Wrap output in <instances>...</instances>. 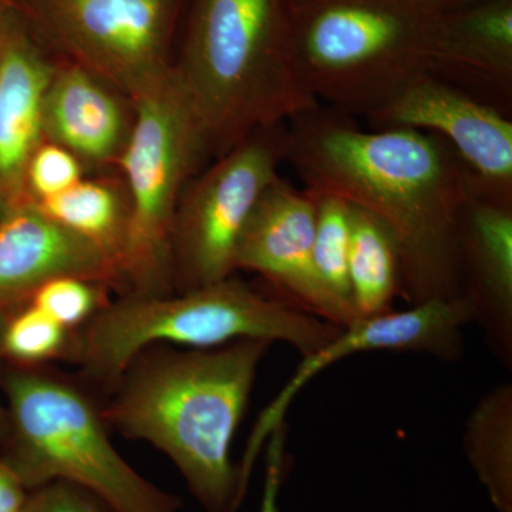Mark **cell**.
<instances>
[{"label":"cell","mask_w":512,"mask_h":512,"mask_svg":"<svg viewBox=\"0 0 512 512\" xmlns=\"http://www.w3.org/2000/svg\"><path fill=\"white\" fill-rule=\"evenodd\" d=\"M133 101L69 60L56 59L43 100L46 141L87 168H116L134 126Z\"/></svg>","instance_id":"2e32d148"},{"label":"cell","mask_w":512,"mask_h":512,"mask_svg":"<svg viewBox=\"0 0 512 512\" xmlns=\"http://www.w3.org/2000/svg\"><path fill=\"white\" fill-rule=\"evenodd\" d=\"M461 299L498 362L512 367V205L471 194L457 229Z\"/></svg>","instance_id":"9a60e30c"},{"label":"cell","mask_w":512,"mask_h":512,"mask_svg":"<svg viewBox=\"0 0 512 512\" xmlns=\"http://www.w3.org/2000/svg\"><path fill=\"white\" fill-rule=\"evenodd\" d=\"M308 192L315 200L316 208L313 235L316 272L326 289L353 309L349 286L352 205L335 195Z\"/></svg>","instance_id":"44dd1931"},{"label":"cell","mask_w":512,"mask_h":512,"mask_svg":"<svg viewBox=\"0 0 512 512\" xmlns=\"http://www.w3.org/2000/svg\"><path fill=\"white\" fill-rule=\"evenodd\" d=\"M285 161L305 190L342 198L387 228L409 306L461 299L457 229L473 181L443 138L414 128L366 131L319 104L288 123Z\"/></svg>","instance_id":"6da1fadb"},{"label":"cell","mask_w":512,"mask_h":512,"mask_svg":"<svg viewBox=\"0 0 512 512\" xmlns=\"http://www.w3.org/2000/svg\"><path fill=\"white\" fill-rule=\"evenodd\" d=\"M86 167L66 148L43 141L26 170V194L29 201L42 202L69 190L86 177Z\"/></svg>","instance_id":"cb8c5ba5"},{"label":"cell","mask_w":512,"mask_h":512,"mask_svg":"<svg viewBox=\"0 0 512 512\" xmlns=\"http://www.w3.org/2000/svg\"><path fill=\"white\" fill-rule=\"evenodd\" d=\"M271 343L144 350L101 410L107 424L163 451L208 512H237L244 498L231 447Z\"/></svg>","instance_id":"7a4b0ae2"},{"label":"cell","mask_w":512,"mask_h":512,"mask_svg":"<svg viewBox=\"0 0 512 512\" xmlns=\"http://www.w3.org/2000/svg\"><path fill=\"white\" fill-rule=\"evenodd\" d=\"M28 495L18 473L0 456V512H22Z\"/></svg>","instance_id":"4316f807"},{"label":"cell","mask_w":512,"mask_h":512,"mask_svg":"<svg viewBox=\"0 0 512 512\" xmlns=\"http://www.w3.org/2000/svg\"><path fill=\"white\" fill-rule=\"evenodd\" d=\"M3 8H5V6H0V12H2Z\"/></svg>","instance_id":"4dcf8cb0"},{"label":"cell","mask_w":512,"mask_h":512,"mask_svg":"<svg viewBox=\"0 0 512 512\" xmlns=\"http://www.w3.org/2000/svg\"><path fill=\"white\" fill-rule=\"evenodd\" d=\"M55 57L12 6L0 12V217L23 202L26 170L46 141L43 100Z\"/></svg>","instance_id":"4fadbf2b"},{"label":"cell","mask_w":512,"mask_h":512,"mask_svg":"<svg viewBox=\"0 0 512 512\" xmlns=\"http://www.w3.org/2000/svg\"><path fill=\"white\" fill-rule=\"evenodd\" d=\"M12 436L6 461L28 491L64 481L110 512H181L180 498L137 473L111 443L101 410L62 377L33 366L3 379Z\"/></svg>","instance_id":"8992f818"},{"label":"cell","mask_w":512,"mask_h":512,"mask_svg":"<svg viewBox=\"0 0 512 512\" xmlns=\"http://www.w3.org/2000/svg\"><path fill=\"white\" fill-rule=\"evenodd\" d=\"M339 329L229 276L185 292L126 293L74 333L67 356L94 380L116 384L137 356L157 345L212 349L261 340L286 343L309 356Z\"/></svg>","instance_id":"277c9868"},{"label":"cell","mask_w":512,"mask_h":512,"mask_svg":"<svg viewBox=\"0 0 512 512\" xmlns=\"http://www.w3.org/2000/svg\"><path fill=\"white\" fill-rule=\"evenodd\" d=\"M15 0H0V6H12Z\"/></svg>","instance_id":"f546056e"},{"label":"cell","mask_w":512,"mask_h":512,"mask_svg":"<svg viewBox=\"0 0 512 512\" xmlns=\"http://www.w3.org/2000/svg\"><path fill=\"white\" fill-rule=\"evenodd\" d=\"M72 330L26 302L3 323V353L25 366H36L67 355Z\"/></svg>","instance_id":"7402d4cb"},{"label":"cell","mask_w":512,"mask_h":512,"mask_svg":"<svg viewBox=\"0 0 512 512\" xmlns=\"http://www.w3.org/2000/svg\"><path fill=\"white\" fill-rule=\"evenodd\" d=\"M315 200L279 175L256 204L239 239L235 268L261 275L281 298L339 328L355 311L326 289L313 261Z\"/></svg>","instance_id":"7c38bea8"},{"label":"cell","mask_w":512,"mask_h":512,"mask_svg":"<svg viewBox=\"0 0 512 512\" xmlns=\"http://www.w3.org/2000/svg\"><path fill=\"white\" fill-rule=\"evenodd\" d=\"M36 205L50 220L113 256L121 268L130 217L127 191L121 177L86 175L69 190Z\"/></svg>","instance_id":"ac0fdd59"},{"label":"cell","mask_w":512,"mask_h":512,"mask_svg":"<svg viewBox=\"0 0 512 512\" xmlns=\"http://www.w3.org/2000/svg\"><path fill=\"white\" fill-rule=\"evenodd\" d=\"M181 0H15L30 32L56 59L97 74L134 101L173 72Z\"/></svg>","instance_id":"ba28073f"},{"label":"cell","mask_w":512,"mask_h":512,"mask_svg":"<svg viewBox=\"0 0 512 512\" xmlns=\"http://www.w3.org/2000/svg\"><path fill=\"white\" fill-rule=\"evenodd\" d=\"M471 323L473 316L463 299H433L340 328L323 348L303 356L284 389L259 416L244 461L238 467L242 487L247 490L256 456L272 431L285 423L293 400L323 370L365 352L419 353L443 362H458L466 349L464 329Z\"/></svg>","instance_id":"30bf717a"},{"label":"cell","mask_w":512,"mask_h":512,"mask_svg":"<svg viewBox=\"0 0 512 512\" xmlns=\"http://www.w3.org/2000/svg\"><path fill=\"white\" fill-rule=\"evenodd\" d=\"M367 121L443 138L466 165L474 195L512 205V121L503 111L429 74Z\"/></svg>","instance_id":"8fae6325"},{"label":"cell","mask_w":512,"mask_h":512,"mask_svg":"<svg viewBox=\"0 0 512 512\" xmlns=\"http://www.w3.org/2000/svg\"><path fill=\"white\" fill-rule=\"evenodd\" d=\"M291 0H195L173 70L215 157L319 106L291 42Z\"/></svg>","instance_id":"3957f363"},{"label":"cell","mask_w":512,"mask_h":512,"mask_svg":"<svg viewBox=\"0 0 512 512\" xmlns=\"http://www.w3.org/2000/svg\"><path fill=\"white\" fill-rule=\"evenodd\" d=\"M463 446L498 512H512V384L491 387L466 420Z\"/></svg>","instance_id":"ffe728a7"},{"label":"cell","mask_w":512,"mask_h":512,"mask_svg":"<svg viewBox=\"0 0 512 512\" xmlns=\"http://www.w3.org/2000/svg\"><path fill=\"white\" fill-rule=\"evenodd\" d=\"M59 276L124 288L119 262L93 242L50 220L32 201L0 217V313L25 305Z\"/></svg>","instance_id":"5bb4252c"},{"label":"cell","mask_w":512,"mask_h":512,"mask_svg":"<svg viewBox=\"0 0 512 512\" xmlns=\"http://www.w3.org/2000/svg\"><path fill=\"white\" fill-rule=\"evenodd\" d=\"M22 512H106V507L76 485L53 481L30 491Z\"/></svg>","instance_id":"d4e9b609"},{"label":"cell","mask_w":512,"mask_h":512,"mask_svg":"<svg viewBox=\"0 0 512 512\" xmlns=\"http://www.w3.org/2000/svg\"><path fill=\"white\" fill-rule=\"evenodd\" d=\"M350 301L357 320L393 311L402 296L399 249L383 224L352 205L349 252Z\"/></svg>","instance_id":"d6986e66"},{"label":"cell","mask_w":512,"mask_h":512,"mask_svg":"<svg viewBox=\"0 0 512 512\" xmlns=\"http://www.w3.org/2000/svg\"><path fill=\"white\" fill-rule=\"evenodd\" d=\"M134 126L116 168L130 217L121 269L126 293L173 292L171 235L181 195L208 148L174 70L133 101Z\"/></svg>","instance_id":"52a82bcc"},{"label":"cell","mask_w":512,"mask_h":512,"mask_svg":"<svg viewBox=\"0 0 512 512\" xmlns=\"http://www.w3.org/2000/svg\"><path fill=\"white\" fill-rule=\"evenodd\" d=\"M440 15L420 0H291L299 76L319 104L367 119L431 74Z\"/></svg>","instance_id":"5b68a950"},{"label":"cell","mask_w":512,"mask_h":512,"mask_svg":"<svg viewBox=\"0 0 512 512\" xmlns=\"http://www.w3.org/2000/svg\"><path fill=\"white\" fill-rule=\"evenodd\" d=\"M286 424L276 427L269 436L266 448V473L261 512H279V491L285 473Z\"/></svg>","instance_id":"484cf974"},{"label":"cell","mask_w":512,"mask_h":512,"mask_svg":"<svg viewBox=\"0 0 512 512\" xmlns=\"http://www.w3.org/2000/svg\"><path fill=\"white\" fill-rule=\"evenodd\" d=\"M288 124L262 128L192 177L171 235L173 292L224 281L237 272L242 232L285 163Z\"/></svg>","instance_id":"9c48e42d"},{"label":"cell","mask_w":512,"mask_h":512,"mask_svg":"<svg viewBox=\"0 0 512 512\" xmlns=\"http://www.w3.org/2000/svg\"><path fill=\"white\" fill-rule=\"evenodd\" d=\"M431 76L511 116L512 0L441 13Z\"/></svg>","instance_id":"e0dca14e"},{"label":"cell","mask_w":512,"mask_h":512,"mask_svg":"<svg viewBox=\"0 0 512 512\" xmlns=\"http://www.w3.org/2000/svg\"><path fill=\"white\" fill-rule=\"evenodd\" d=\"M109 289L92 279L59 276L40 286L29 303L73 332L86 325L110 302L107 298Z\"/></svg>","instance_id":"603a6c76"},{"label":"cell","mask_w":512,"mask_h":512,"mask_svg":"<svg viewBox=\"0 0 512 512\" xmlns=\"http://www.w3.org/2000/svg\"><path fill=\"white\" fill-rule=\"evenodd\" d=\"M427 8L437 13H447L451 10L464 8V6L473 5L480 0H420Z\"/></svg>","instance_id":"83f0119b"},{"label":"cell","mask_w":512,"mask_h":512,"mask_svg":"<svg viewBox=\"0 0 512 512\" xmlns=\"http://www.w3.org/2000/svg\"><path fill=\"white\" fill-rule=\"evenodd\" d=\"M3 323H5V316H3V313H0V360H2V357L5 356V353H3L2 345ZM6 421H8V417H6V414L3 413L2 406H0V433H2L3 429L8 426Z\"/></svg>","instance_id":"f1b7e54d"}]
</instances>
